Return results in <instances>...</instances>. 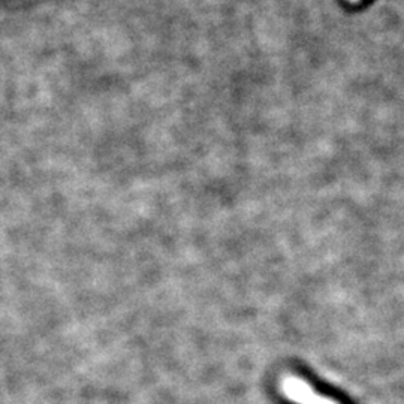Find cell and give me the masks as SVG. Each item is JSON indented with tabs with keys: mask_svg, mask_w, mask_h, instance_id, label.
Masks as SVG:
<instances>
[{
	"mask_svg": "<svg viewBox=\"0 0 404 404\" xmlns=\"http://www.w3.org/2000/svg\"><path fill=\"white\" fill-rule=\"evenodd\" d=\"M282 394L295 404H339L336 400L319 394L307 380L295 374H286L280 382Z\"/></svg>",
	"mask_w": 404,
	"mask_h": 404,
	"instance_id": "1",
	"label": "cell"
}]
</instances>
